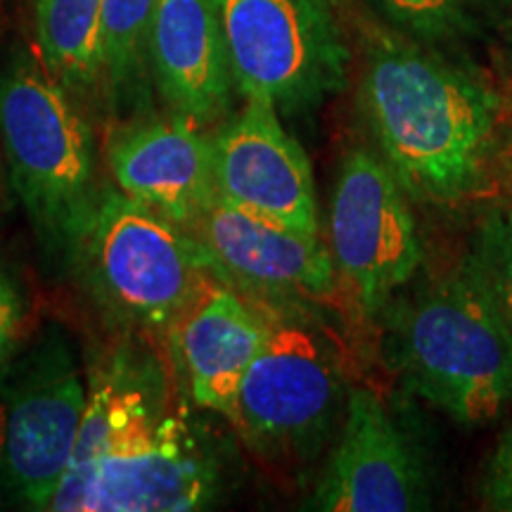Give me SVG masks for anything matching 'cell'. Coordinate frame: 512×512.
I'll return each instance as SVG.
<instances>
[{"mask_svg": "<svg viewBox=\"0 0 512 512\" xmlns=\"http://www.w3.org/2000/svg\"><path fill=\"white\" fill-rule=\"evenodd\" d=\"M275 313L214 275L204 283L164 337L176 380L197 408L233 422L242 377L271 335Z\"/></svg>", "mask_w": 512, "mask_h": 512, "instance_id": "cell-13", "label": "cell"}, {"mask_svg": "<svg viewBox=\"0 0 512 512\" xmlns=\"http://www.w3.org/2000/svg\"><path fill=\"white\" fill-rule=\"evenodd\" d=\"M211 166L221 202L320 235L311 162L271 105L245 100L240 112L211 128Z\"/></svg>", "mask_w": 512, "mask_h": 512, "instance_id": "cell-12", "label": "cell"}, {"mask_svg": "<svg viewBox=\"0 0 512 512\" xmlns=\"http://www.w3.org/2000/svg\"><path fill=\"white\" fill-rule=\"evenodd\" d=\"M102 0H36L41 62L72 95L100 91Z\"/></svg>", "mask_w": 512, "mask_h": 512, "instance_id": "cell-17", "label": "cell"}, {"mask_svg": "<svg viewBox=\"0 0 512 512\" xmlns=\"http://www.w3.org/2000/svg\"><path fill=\"white\" fill-rule=\"evenodd\" d=\"M147 55L166 110L202 128L228 117L238 91L214 0H157Z\"/></svg>", "mask_w": 512, "mask_h": 512, "instance_id": "cell-15", "label": "cell"}, {"mask_svg": "<svg viewBox=\"0 0 512 512\" xmlns=\"http://www.w3.org/2000/svg\"><path fill=\"white\" fill-rule=\"evenodd\" d=\"M24 323V294L15 273L0 261V366L15 349Z\"/></svg>", "mask_w": 512, "mask_h": 512, "instance_id": "cell-21", "label": "cell"}, {"mask_svg": "<svg viewBox=\"0 0 512 512\" xmlns=\"http://www.w3.org/2000/svg\"><path fill=\"white\" fill-rule=\"evenodd\" d=\"M105 159L114 188L183 230L216 200L211 128L174 112L114 128Z\"/></svg>", "mask_w": 512, "mask_h": 512, "instance_id": "cell-14", "label": "cell"}, {"mask_svg": "<svg viewBox=\"0 0 512 512\" xmlns=\"http://www.w3.org/2000/svg\"><path fill=\"white\" fill-rule=\"evenodd\" d=\"M498 38H501V46H503V57H505V64L512 69V12L510 17L505 19V24L498 31Z\"/></svg>", "mask_w": 512, "mask_h": 512, "instance_id": "cell-22", "label": "cell"}, {"mask_svg": "<svg viewBox=\"0 0 512 512\" xmlns=\"http://www.w3.org/2000/svg\"><path fill=\"white\" fill-rule=\"evenodd\" d=\"M503 171L505 176H508L510 181V190H512V138L508 140V145H505V152H503Z\"/></svg>", "mask_w": 512, "mask_h": 512, "instance_id": "cell-23", "label": "cell"}, {"mask_svg": "<svg viewBox=\"0 0 512 512\" xmlns=\"http://www.w3.org/2000/svg\"><path fill=\"white\" fill-rule=\"evenodd\" d=\"M396 34L456 55L460 48L498 34L512 0H366Z\"/></svg>", "mask_w": 512, "mask_h": 512, "instance_id": "cell-18", "label": "cell"}, {"mask_svg": "<svg viewBox=\"0 0 512 512\" xmlns=\"http://www.w3.org/2000/svg\"><path fill=\"white\" fill-rule=\"evenodd\" d=\"M174 373L126 363L88 387L55 512H192L226 491V460L178 399Z\"/></svg>", "mask_w": 512, "mask_h": 512, "instance_id": "cell-2", "label": "cell"}, {"mask_svg": "<svg viewBox=\"0 0 512 512\" xmlns=\"http://www.w3.org/2000/svg\"><path fill=\"white\" fill-rule=\"evenodd\" d=\"M387 311L396 366L415 394L465 427L501 418L512 339L470 261Z\"/></svg>", "mask_w": 512, "mask_h": 512, "instance_id": "cell-3", "label": "cell"}, {"mask_svg": "<svg viewBox=\"0 0 512 512\" xmlns=\"http://www.w3.org/2000/svg\"><path fill=\"white\" fill-rule=\"evenodd\" d=\"M337 356L318 332L275 313L271 335L242 377L230 425L261 463L299 467L335 444L347 413Z\"/></svg>", "mask_w": 512, "mask_h": 512, "instance_id": "cell-7", "label": "cell"}, {"mask_svg": "<svg viewBox=\"0 0 512 512\" xmlns=\"http://www.w3.org/2000/svg\"><path fill=\"white\" fill-rule=\"evenodd\" d=\"M358 100L380 159L408 197L458 207L482 195L503 164V95L456 55L375 27Z\"/></svg>", "mask_w": 512, "mask_h": 512, "instance_id": "cell-1", "label": "cell"}, {"mask_svg": "<svg viewBox=\"0 0 512 512\" xmlns=\"http://www.w3.org/2000/svg\"><path fill=\"white\" fill-rule=\"evenodd\" d=\"M185 233L200 247L207 271L278 313L337 302L328 242L230 207L216 197Z\"/></svg>", "mask_w": 512, "mask_h": 512, "instance_id": "cell-10", "label": "cell"}, {"mask_svg": "<svg viewBox=\"0 0 512 512\" xmlns=\"http://www.w3.org/2000/svg\"><path fill=\"white\" fill-rule=\"evenodd\" d=\"M0 152L41 240L67 256L102 188L95 138L74 95L27 50L0 69Z\"/></svg>", "mask_w": 512, "mask_h": 512, "instance_id": "cell-4", "label": "cell"}, {"mask_svg": "<svg viewBox=\"0 0 512 512\" xmlns=\"http://www.w3.org/2000/svg\"><path fill=\"white\" fill-rule=\"evenodd\" d=\"M467 261L512 339V204L486 211Z\"/></svg>", "mask_w": 512, "mask_h": 512, "instance_id": "cell-19", "label": "cell"}, {"mask_svg": "<svg viewBox=\"0 0 512 512\" xmlns=\"http://www.w3.org/2000/svg\"><path fill=\"white\" fill-rule=\"evenodd\" d=\"M5 396L3 486L27 508L50 510L72 465L88 401V382L60 330L19 358Z\"/></svg>", "mask_w": 512, "mask_h": 512, "instance_id": "cell-9", "label": "cell"}, {"mask_svg": "<svg viewBox=\"0 0 512 512\" xmlns=\"http://www.w3.org/2000/svg\"><path fill=\"white\" fill-rule=\"evenodd\" d=\"M242 100L280 117L309 114L344 91L351 46L332 0H214Z\"/></svg>", "mask_w": 512, "mask_h": 512, "instance_id": "cell-6", "label": "cell"}, {"mask_svg": "<svg viewBox=\"0 0 512 512\" xmlns=\"http://www.w3.org/2000/svg\"><path fill=\"white\" fill-rule=\"evenodd\" d=\"M479 496L489 510L512 512V427L498 437L496 448L484 463Z\"/></svg>", "mask_w": 512, "mask_h": 512, "instance_id": "cell-20", "label": "cell"}, {"mask_svg": "<svg viewBox=\"0 0 512 512\" xmlns=\"http://www.w3.org/2000/svg\"><path fill=\"white\" fill-rule=\"evenodd\" d=\"M69 259L91 302L124 332L162 339L211 278L200 247L164 216L102 185Z\"/></svg>", "mask_w": 512, "mask_h": 512, "instance_id": "cell-5", "label": "cell"}, {"mask_svg": "<svg viewBox=\"0 0 512 512\" xmlns=\"http://www.w3.org/2000/svg\"><path fill=\"white\" fill-rule=\"evenodd\" d=\"M430 467L415 441L370 389H349L347 413L311 496L325 512L432 508Z\"/></svg>", "mask_w": 512, "mask_h": 512, "instance_id": "cell-11", "label": "cell"}, {"mask_svg": "<svg viewBox=\"0 0 512 512\" xmlns=\"http://www.w3.org/2000/svg\"><path fill=\"white\" fill-rule=\"evenodd\" d=\"M328 247L337 304L370 328L418 273L422 242L408 192L380 155L354 147L339 166L330 200Z\"/></svg>", "mask_w": 512, "mask_h": 512, "instance_id": "cell-8", "label": "cell"}, {"mask_svg": "<svg viewBox=\"0 0 512 512\" xmlns=\"http://www.w3.org/2000/svg\"><path fill=\"white\" fill-rule=\"evenodd\" d=\"M157 0H102L100 93L119 117L145 114L150 24Z\"/></svg>", "mask_w": 512, "mask_h": 512, "instance_id": "cell-16", "label": "cell"}]
</instances>
